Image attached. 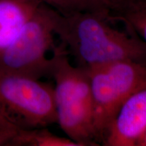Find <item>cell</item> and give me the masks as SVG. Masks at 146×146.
Returning <instances> with one entry per match:
<instances>
[{
  "label": "cell",
  "instance_id": "4",
  "mask_svg": "<svg viewBox=\"0 0 146 146\" xmlns=\"http://www.w3.org/2000/svg\"><path fill=\"white\" fill-rule=\"evenodd\" d=\"M0 119L17 129L57 123L54 86L0 70Z\"/></svg>",
  "mask_w": 146,
  "mask_h": 146
},
{
  "label": "cell",
  "instance_id": "7",
  "mask_svg": "<svg viewBox=\"0 0 146 146\" xmlns=\"http://www.w3.org/2000/svg\"><path fill=\"white\" fill-rule=\"evenodd\" d=\"M41 3L34 0H0V51L16 39Z\"/></svg>",
  "mask_w": 146,
  "mask_h": 146
},
{
  "label": "cell",
  "instance_id": "9",
  "mask_svg": "<svg viewBox=\"0 0 146 146\" xmlns=\"http://www.w3.org/2000/svg\"><path fill=\"white\" fill-rule=\"evenodd\" d=\"M112 22L123 23L126 29L137 35L146 45V0H140Z\"/></svg>",
  "mask_w": 146,
  "mask_h": 146
},
{
  "label": "cell",
  "instance_id": "2",
  "mask_svg": "<svg viewBox=\"0 0 146 146\" xmlns=\"http://www.w3.org/2000/svg\"><path fill=\"white\" fill-rule=\"evenodd\" d=\"M51 78L55 82L57 123L62 130L80 146L99 145L94 130L89 72L70 63L64 45L55 58Z\"/></svg>",
  "mask_w": 146,
  "mask_h": 146
},
{
  "label": "cell",
  "instance_id": "6",
  "mask_svg": "<svg viewBox=\"0 0 146 146\" xmlns=\"http://www.w3.org/2000/svg\"><path fill=\"white\" fill-rule=\"evenodd\" d=\"M146 129V83L126 100L102 145L137 146Z\"/></svg>",
  "mask_w": 146,
  "mask_h": 146
},
{
  "label": "cell",
  "instance_id": "8",
  "mask_svg": "<svg viewBox=\"0 0 146 146\" xmlns=\"http://www.w3.org/2000/svg\"><path fill=\"white\" fill-rule=\"evenodd\" d=\"M80 146L69 138L62 137L44 128L18 129L14 146Z\"/></svg>",
  "mask_w": 146,
  "mask_h": 146
},
{
  "label": "cell",
  "instance_id": "3",
  "mask_svg": "<svg viewBox=\"0 0 146 146\" xmlns=\"http://www.w3.org/2000/svg\"><path fill=\"white\" fill-rule=\"evenodd\" d=\"M59 12L41 3L16 39L0 51V70L35 79L51 78L61 49L56 32Z\"/></svg>",
  "mask_w": 146,
  "mask_h": 146
},
{
  "label": "cell",
  "instance_id": "5",
  "mask_svg": "<svg viewBox=\"0 0 146 146\" xmlns=\"http://www.w3.org/2000/svg\"><path fill=\"white\" fill-rule=\"evenodd\" d=\"M87 70L96 141L102 145L124 102L146 83V62L118 61Z\"/></svg>",
  "mask_w": 146,
  "mask_h": 146
},
{
  "label": "cell",
  "instance_id": "11",
  "mask_svg": "<svg viewBox=\"0 0 146 146\" xmlns=\"http://www.w3.org/2000/svg\"><path fill=\"white\" fill-rule=\"evenodd\" d=\"M137 146H146V129L138 141Z\"/></svg>",
  "mask_w": 146,
  "mask_h": 146
},
{
  "label": "cell",
  "instance_id": "1",
  "mask_svg": "<svg viewBox=\"0 0 146 146\" xmlns=\"http://www.w3.org/2000/svg\"><path fill=\"white\" fill-rule=\"evenodd\" d=\"M107 17L80 11L59 14L56 32L76 66L91 69L124 60L146 62V45L131 31H120Z\"/></svg>",
  "mask_w": 146,
  "mask_h": 146
},
{
  "label": "cell",
  "instance_id": "10",
  "mask_svg": "<svg viewBox=\"0 0 146 146\" xmlns=\"http://www.w3.org/2000/svg\"><path fill=\"white\" fill-rule=\"evenodd\" d=\"M18 130L0 119V146H14Z\"/></svg>",
  "mask_w": 146,
  "mask_h": 146
}]
</instances>
